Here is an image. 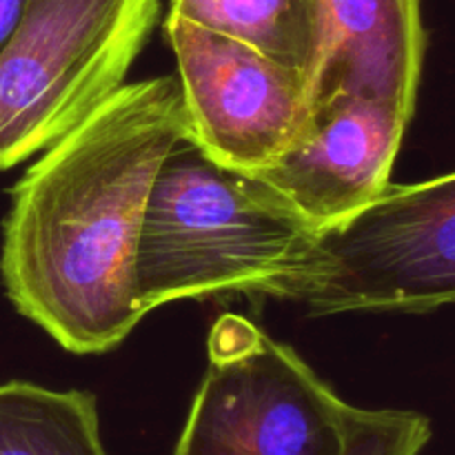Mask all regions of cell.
I'll list each match as a JSON object with an SVG mask.
<instances>
[{
    "mask_svg": "<svg viewBox=\"0 0 455 455\" xmlns=\"http://www.w3.org/2000/svg\"><path fill=\"white\" fill-rule=\"evenodd\" d=\"M29 0H0V56L25 18Z\"/></svg>",
    "mask_w": 455,
    "mask_h": 455,
    "instance_id": "obj_12",
    "label": "cell"
},
{
    "mask_svg": "<svg viewBox=\"0 0 455 455\" xmlns=\"http://www.w3.org/2000/svg\"><path fill=\"white\" fill-rule=\"evenodd\" d=\"M318 231L260 176L220 163L187 129L160 164L136 253L145 315L222 291L260 293L314 247Z\"/></svg>",
    "mask_w": 455,
    "mask_h": 455,
    "instance_id": "obj_2",
    "label": "cell"
},
{
    "mask_svg": "<svg viewBox=\"0 0 455 455\" xmlns=\"http://www.w3.org/2000/svg\"><path fill=\"white\" fill-rule=\"evenodd\" d=\"M323 20V60L314 102L360 96L413 116L427 34L420 0H315Z\"/></svg>",
    "mask_w": 455,
    "mask_h": 455,
    "instance_id": "obj_8",
    "label": "cell"
},
{
    "mask_svg": "<svg viewBox=\"0 0 455 455\" xmlns=\"http://www.w3.org/2000/svg\"><path fill=\"white\" fill-rule=\"evenodd\" d=\"M173 455H342L354 404L251 320L225 314Z\"/></svg>",
    "mask_w": 455,
    "mask_h": 455,
    "instance_id": "obj_5",
    "label": "cell"
},
{
    "mask_svg": "<svg viewBox=\"0 0 455 455\" xmlns=\"http://www.w3.org/2000/svg\"><path fill=\"white\" fill-rule=\"evenodd\" d=\"M189 132L220 163L262 172L305 127L314 105L300 71L258 49L167 16Z\"/></svg>",
    "mask_w": 455,
    "mask_h": 455,
    "instance_id": "obj_6",
    "label": "cell"
},
{
    "mask_svg": "<svg viewBox=\"0 0 455 455\" xmlns=\"http://www.w3.org/2000/svg\"><path fill=\"white\" fill-rule=\"evenodd\" d=\"M189 129L180 80L123 84L44 149L12 191L9 300L71 354L114 349L145 318L136 253L164 156Z\"/></svg>",
    "mask_w": 455,
    "mask_h": 455,
    "instance_id": "obj_1",
    "label": "cell"
},
{
    "mask_svg": "<svg viewBox=\"0 0 455 455\" xmlns=\"http://www.w3.org/2000/svg\"><path fill=\"white\" fill-rule=\"evenodd\" d=\"M431 440L429 418L404 409H351L342 455H420Z\"/></svg>",
    "mask_w": 455,
    "mask_h": 455,
    "instance_id": "obj_11",
    "label": "cell"
},
{
    "mask_svg": "<svg viewBox=\"0 0 455 455\" xmlns=\"http://www.w3.org/2000/svg\"><path fill=\"white\" fill-rule=\"evenodd\" d=\"M0 455H109L96 398L87 391L3 382Z\"/></svg>",
    "mask_w": 455,
    "mask_h": 455,
    "instance_id": "obj_10",
    "label": "cell"
},
{
    "mask_svg": "<svg viewBox=\"0 0 455 455\" xmlns=\"http://www.w3.org/2000/svg\"><path fill=\"white\" fill-rule=\"evenodd\" d=\"M169 16L240 40L300 71L314 87L323 60V20L315 0H172Z\"/></svg>",
    "mask_w": 455,
    "mask_h": 455,
    "instance_id": "obj_9",
    "label": "cell"
},
{
    "mask_svg": "<svg viewBox=\"0 0 455 455\" xmlns=\"http://www.w3.org/2000/svg\"><path fill=\"white\" fill-rule=\"evenodd\" d=\"M411 118L373 98H324L311 105L296 140L256 176L320 234L349 220L387 189Z\"/></svg>",
    "mask_w": 455,
    "mask_h": 455,
    "instance_id": "obj_7",
    "label": "cell"
},
{
    "mask_svg": "<svg viewBox=\"0 0 455 455\" xmlns=\"http://www.w3.org/2000/svg\"><path fill=\"white\" fill-rule=\"evenodd\" d=\"M158 0H29L0 56V172L78 127L114 96Z\"/></svg>",
    "mask_w": 455,
    "mask_h": 455,
    "instance_id": "obj_4",
    "label": "cell"
},
{
    "mask_svg": "<svg viewBox=\"0 0 455 455\" xmlns=\"http://www.w3.org/2000/svg\"><path fill=\"white\" fill-rule=\"evenodd\" d=\"M260 293L318 315L455 305V172L387 189Z\"/></svg>",
    "mask_w": 455,
    "mask_h": 455,
    "instance_id": "obj_3",
    "label": "cell"
}]
</instances>
